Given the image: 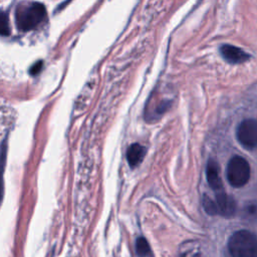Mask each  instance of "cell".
<instances>
[{"instance_id":"obj_13","label":"cell","mask_w":257,"mask_h":257,"mask_svg":"<svg viewBox=\"0 0 257 257\" xmlns=\"http://www.w3.org/2000/svg\"><path fill=\"white\" fill-rule=\"evenodd\" d=\"M182 257H200L198 254H184Z\"/></svg>"},{"instance_id":"obj_12","label":"cell","mask_w":257,"mask_h":257,"mask_svg":"<svg viewBox=\"0 0 257 257\" xmlns=\"http://www.w3.org/2000/svg\"><path fill=\"white\" fill-rule=\"evenodd\" d=\"M41 67H42V62H41V61L35 63V64L32 66V68H31V70H30V73H31V74H36V73H38V72L40 71Z\"/></svg>"},{"instance_id":"obj_4","label":"cell","mask_w":257,"mask_h":257,"mask_svg":"<svg viewBox=\"0 0 257 257\" xmlns=\"http://www.w3.org/2000/svg\"><path fill=\"white\" fill-rule=\"evenodd\" d=\"M203 206L206 212L210 215H222L225 217H230L233 216L236 211L234 200L230 198L223 190L216 193L215 200L204 196Z\"/></svg>"},{"instance_id":"obj_2","label":"cell","mask_w":257,"mask_h":257,"mask_svg":"<svg viewBox=\"0 0 257 257\" xmlns=\"http://www.w3.org/2000/svg\"><path fill=\"white\" fill-rule=\"evenodd\" d=\"M231 257H257V236L248 230H239L228 240Z\"/></svg>"},{"instance_id":"obj_1","label":"cell","mask_w":257,"mask_h":257,"mask_svg":"<svg viewBox=\"0 0 257 257\" xmlns=\"http://www.w3.org/2000/svg\"><path fill=\"white\" fill-rule=\"evenodd\" d=\"M46 17V9L42 3L31 2L17 7L15 21L18 29L28 31L36 28Z\"/></svg>"},{"instance_id":"obj_5","label":"cell","mask_w":257,"mask_h":257,"mask_svg":"<svg viewBox=\"0 0 257 257\" xmlns=\"http://www.w3.org/2000/svg\"><path fill=\"white\" fill-rule=\"evenodd\" d=\"M237 140L247 150L257 148V120L247 118L241 121L236 131Z\"/></svg>"},{"instance_id":"obj_9","label":"cell","mask_w":257,"mask_h":257,"mask_svg":"<svg viewBox=\"0 0 257 257\" xmlns=\"http://www.w3.org/2000/svg\"><path fill=\"white\" fill-rule=\"evenodd\" d=\"M136 253L139 257H147L151 254V247L144 237H140L136 241Z\"/></svg>"},{"instance_id":"obj_8","label":"cell","mask_w":257,"mask_h":257,"mask_svg":"<svg viewBox=\"0 0 257 257\" xmlns=\"http://www.w3.org/2000/svg\"><path fill=\"white\" fill-rule=\"evenodd\" d=\"M146 155V148L140 144H133L126 151V160L132 168L137 167L142 163Z\"/></svg>"},{"instance_id":"obj_7","label":"cell","mask_w":257,"mask_h":257,"mask_svg":"<svg viewBox=\"0 0 257 257\" xmlns=\"http://www.w3.org/2000/svg\"><path fill=\"white\" fill-rule=\"evenodd\" d=\"M206 176H207V181L213 190H215L216 192L222 191L223 185L220 177V169L218 164L215 161L211 160L208 162L207 169H206Z\"/></svg>"},{"instance_id":"obj_11","label":"cell","mask_w":257,"mask_h":257,"mask_svg":"<svg viewBox=\"0 0 257 257\" xmlns=\"http://www.w3.org/2000/svg\"><path fill=\"white\" fill-rule=\"evenodd\" d=\"M10 33L9 18L6 12L0 11V34L7 36Z\"/></svg>"},{"instance_id":"obj_3","label":"cell","mask_w":257,"mask_h":257,"mask_svg":"<svg viewBox=\"0 0 257 257\" xmlns=\"http://www.w3.org/2000/svg\"><path fill=\"white\" fill-rule=\"evenodd\" d=\"M251 176V169L249 163L240 156L231 158L227 165L226 177L231 186L241 188L245 186Z\"/></svg>"},{"instance_id":"obj_10","label":"cell","mask_w":257,"mask_h":257,"mask_svg":"<svg viewBox=\"0 0 257 257\" xmlns=\"http://www.w3.org/2000/svg\"><path fill=\"white\" fill-rule=\"evenodd\" d=\"M5 160H6V146L4 144V146H2L0 150V203L3 197V172H4Z\"/></svg>"},{"instance_id":"obj_6","label":"cell","mask_w":257,"mask_h":257,"mask_svg":"<svg viewBox=\"0 0 257 257\" xmlns=\"http://www.w3.org/2000/svg\"><path fill=\"white\" fill-rule=\"evenodd\" d=\"M220 52L226 61L233 64L245 62L250 57L249 54H247L243 49L230 44L223 45L220 48Z\"/></svg>"}]
</instances>
